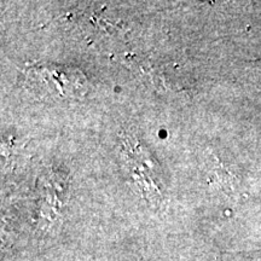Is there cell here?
Returning <instances> with one entry per match:
<instances>
[{
  "label": "cell",
  "instance_id": "cell-1",
  "mask_svg": "<svg viewBox=\"0 0 261 261\" xmlns=\"http://www.w3.org/2000/svg\"><path fill=\"white\" fill-rule=\"evenodd\" d=\"M259 63H260V64H261V61H259Z\"/></svg>",
  "mask_w": 261,
  "mask_h": 261
}]
</instances>
